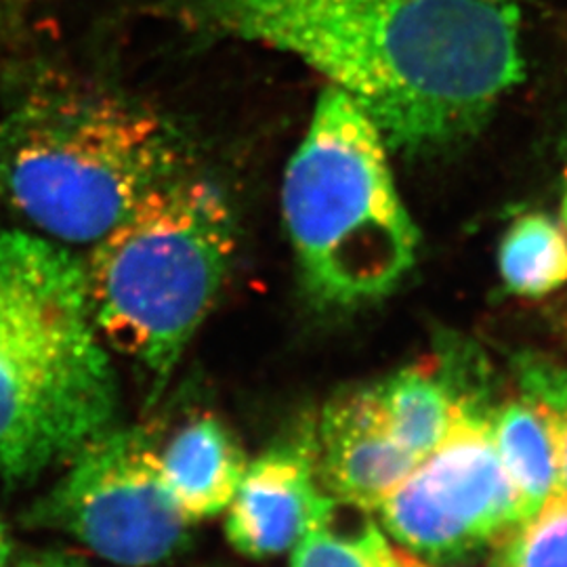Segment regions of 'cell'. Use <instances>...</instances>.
<instances>
[{
    "label": "cell",
    "mask_w": 567,
    "mask_h": 567,
    "mask_svg": "<svg viewBox=\"0 0 567 567\" xmlns=\"http://www.w3.org/2000/svg\"><path fill=\"white\" fill-rule=\"evenodd\" d=\"M332 503L318 477L316 431L309 429L246 465L227 507V538L252 559L282 555L324 519Z\"/></svg>",
    "instance_id": "obj_8"
},
{
    "label": "cell",
    "mask_w": 567,
    "mask_h": 567,
    "mask_svg": "<svg viewBox=\"0 0 567 567\" xmlns=\"http://www.w3.org/2000/svg\"><path fill=\"white\" fill-rule=\"evenodd\" d=\"M282 213L313 301L351 309L391 295L416 261L419 229L364 110L326 84L286 166Z\"/></svg>",
    "instance_id": "obj_5"
},
{
    "label": "cell",
    "mask_w": 567,
    "mask_h": 567,
    "mask_svg": "<svg viewBox=\"0 0 567 567\" xmlns=\"http://www.w3.org/2000/svg\"><path fill=\"white\" fill-rule=\"evenodd\" d=\"M374 393L391 435L419 463L444 442L463 412L458 389L442 362L404 368L374 386Z\"/></svg>",
    "instance_id": "obj_11"
},
{
    "label": "cell",
    "mask_w": 567,
    "mask_h": 567,
    "mask_svg": "<svg viewBox=\"0 0 567 567\" xmlns=\"http://www.w3.org/2000/svg\"><path fill=\"white\" fill-rule=\"evenodd\" d=\"M508 292L543 297L567 282V229L548 215L532 213L508 227L498 250Z\"/></svg>",
    "instance_id": "obj_13"
},
{
    "label": "cell",
    "mask_w": 567,
    "mask_h": 567,
    "mask_svg": "<svg viewBox=\"0 0 567 567\" xmlns=\"http://www.w3.org/2000/svg\"><path fill=\"white\" fill-rule=\"evenodd\" d=\"M368 513L334 498L324 519L292 548V567H402Z\"/></svg>",
    "instance_id": "obj_14"
},
{
    "label": "cell",
    "mask_w": 567,
    "mask_h": 567,
    "mask_svg": "<svg viewBox=\"0 0 567 567\" xmlns=\"http://www.w3.org/2000/svg\"><path fill=\"white\" fill-rule=\"evenodd\" d=\"M398 557H400V564L402 567H431L426 566L425 561L412 553H405V550H398Z\"/></svg>",
    "instance_id": "obj_19"
},
{
    "label": "cell",
    "mask_w": 567,
    "mask_h": 567,
    "mask_svg": "<svg viewBox=\"0 0 567 567\" xmlns=\"http://www.w3.org/2000/svg\"><path fill=\"white\" fill-rule=\"evenodd\" d=\"M496 567H567V494L557 489L494 545Z\"/></svg>",
    "instance_id": "obj_15"
},
{
    "label": "cell",
    "mask_w": 567,
    "mask_h": 567,
    "mask_svg": "<svg viewBox=\"0 0 567 567\" xmlns=\"http://www.w3.org/2000/svg\"><path fill=\"white\" fill-rule=\"evenodd\" d=\"M316 465L320 484L332 498L374 511L421 463L391 435L370 386L326 404L316 433Z\"/></svg>",
    "instance_id": "obj_9"
},
{
    "label": "cell",
    "mask_w": 567,
    "mask_h": 567,
    "mask_svg": "<svg viewBox=\"0 0 567 567\" xmlns=\"http://www.w3.org/2000/svg\"><path fill=\"white\" fill-rule=\"evenodd\" d=\"M566 147H567V140H566Z\"/></svg>",
    "instance_id": "obj_21"
},
{
    "label": "cell",
    "mask_w": 567,
    "mask_h": 567,
    "mask_svg": "<svg viewBox=\"0 0 567 567\" xmlns=\"http://www.w3.org/2000/svg\"><path fill=\"white\" fill-rule=\"evenodd\" d=\"M68 463L60 482L28 511L30 526L63 532L118 566H156L187 547L192 522L166 486L161 452L143 429H107Z\"/></svg>",
    "instance_id": "obj_6"
},
{
    "label": "cell",
    "mask_w": 567,
    "mask_h": 567,
    "mask_svg": "<svg viewBox=\"0 0 567 567\" xmlns=\"http://www.w3.org/2000/svg\"><path fill=\"white\" fill-rule=\"evenodd\" d=\"M163 11L305 61L408 156L466 142L524 79L515 0H164Z\"/></svg>",
    "instance_id": "obj_1"
},
{
    "label": "cell",
    "mask_w": 567,
    "mask_h": 567,
    "mask_svg": "<svg viewBox=\"0 0 567 567\" xmlns=\"http://www.w3.org/2000/svg\"><path fill=\"white\" fill-rule=\"evenodd\" d=\"M11 557H13V540H11L9 527L0 515V567H9Z\"/></svg>",
    "instance_id": "obj_18"
},
{
    "label": "cell",
    "mask_w": 567,
    "mask_h": 567,
    "mask_svg": "<svg viewBox=\"0 0 567 567\" xmlns=\"http://www.w3.org/2000/svg\"><path fill=\"white\" fill-rule=\"evenodd\" d=\"M16 567H89L84 566L79 559L68 557V555H55V553H42V555H32L25 557Z\"/></svg>",
    "instance_id": "obj_17"
},
{
    "label": "cell",
    "mask_w": 567,
    "mask_h": 567,
    "mask_svg": "<svg viewBox=\"0 0 567 567\" xmlns=\"http://www.w3.org/2000/svg\"><path fill=\"white\" fill-rule=\"evenodd\" d=\"M236 238L221 185L189 168L147 192L95 243L84 267L95 326L152 377V400L217 301Z\"/></svg>",
    "instance_id": "obj_4"
},
{
    "label": "cell",
    "mask_w": 567,
    "mask_h": 567,
    "mask_svg": "<svg viewBox=\"0 0 567 567\" xmlns=\"http://www.w3.org/2000/svg\"><path fill=\"white\" fill-rule=\"evenodd\" d=\"M564 221H566V225H567V192H566V198H564Z\"/></svg>",
    "instance_id": "obj_20"
},
{
    "label": "cell",
    "mask_w": 567,
    "mask_h": 567,
    "mask_svg": "<svg viewBox=\"0 0 567 567\" xmlns=\"http://www.w3.org/2000/svg\"><path fill=\"white\" fill-rule=\"evenodd\" d=\"M246 465L243 447L215 416L182 426L161 452L164 482L192 524L229 507Z\"/></svg>",
    "instance_id": "obj_10"
},
{
    "label": "cell",
    "mask_w": 567,
    "mask_h": 567,
    "mask_svg": "<svg viewBox=\"0 0 567 567\" xmlns=\"http://www.w3.org/2000/svg\"><path fill=\"white\" fill-rule=\"evenodd\" d=\"M189 168L179 126L107 89L37 86L0 114V200L61 243L102 240Z\"/></svg>",
    "instance_id": "obj_3"
},
{
    "label": "cell",
    "mask_w": 567,
    "mask_h": 567,
    "mask_svg": "<svg viewBox=\"0 0 567 567\" xmlns=\"http://www.w3.org/2000/svg\"><path fill=\"white\" fill-rule=\"evenodd\" d=\"M116 408L84 265L41 236L0 231V477L25 486L68 463Z\"/></svg>",
    "instance_id": "obj_2"
},
{
    "label": "cell",
    "mask_w": 567,
    "mask_h": 567,
    "mask_svg": "<svg viewBox=\"0 0 567 567\" xmlns=\"http://www.w3.org/2000/svg\"><path fill=\"white\" fill-rule=\"evenodd\" d=\"M489 433L527 519L559 489V465L553 433L543 410L527 400H505L489 412Z\"/></svg>",
    "instance_id": "obj_12"
},
{
    "label": "cell",
    "mask_w": 567,
    "mask_h": 567,
    "mask_svg": "<svg viewBox=\"0 0 567 567\" xmlns=\"http://www.w3.org/2000/svg\"><path fill=\"white\" fill-rule=\"evenodd\" d=\"M379 511L386 532L408 553L431 561L494 547L524 522L486 416L465 410Z\"/></svg>",
    "instance_id": "obj_7"
},
{
    "label": "cell",
    "mask_w": 567,
    "mask_h": 567,
    "mask_svg": "<svg viewBox=\"0 0 567 567\" xmlns=\"http://www.w3.org/2000/svg\"><path fill=\"white\" fill-rule=\"evenodd\" d=\"M522 395L532 400L547 416L559 465V489L567 494V370L553 362H519Z\"/></svg>",
    "instance_id": "obj_16"
}]
</instances>
